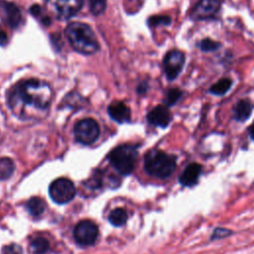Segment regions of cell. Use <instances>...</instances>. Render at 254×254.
I'll use <instances>...</instances> for the list:
<instances>
[{
	"mask_svg": "<svg viewBox=\"0 0 254 254\" xmlns=\"http://www.w3.org/2000/svg\"><path fill=\"white\" fill-rule=\"evenodd\" d=\"M53 98L49 83L40 79H27L16 83L8 92L11 111L21 119L36 120L45 116Z\"/></svg>",
	"mask_w": 254,
	"mask_h": 254,
	"instance_id": "6da1fadb",
	"label": "cell"
},
{
	"mask_svg": "<svg viewBox=\"0 0 254 254\" xmlns=\"http://www.w3.org/2000/svg\"><path fill=\"white\" fill-rule=\"evenodd\" d=\"M64 33L72 49L79 54L92 55L99 49L96 36L87 24L70 23L65 28Z\"/></svg>",
	"mask_w": 254,
	"mask_h": 254,
	"instance_id": "7a4b0ae2",
	"label": "cell"
},
{
	"mask_svg": "<svg viewBox=\"0 0 254 254\" xmlns=\"http://www.w3.org/2000/svg\"><path fill=\"white\" fill-rule=\"evenodd\" d=\"M144 167L148 174L159 179L169 178L176 169V157L161 150L149 151L144 159Z\"/></svg>",
	"mask_w": 254,
	"mask_h": 254,
	"instance_id": "3957f363",
	"label": "cell"
},
{
	"mask_svg": "<svg viewBox=\"0 0 254 254\" xmlns=\"http://www.w3.org/2000/svg\"><path fill=\"white\" fill-rule=\"evenodd\" d=\"M108 159L116 171L122 175H129L135 168L137 151L131 145H121L109 153Z\"/></svg>",
	"mask_w": 254,
	"mask_h": 254,
	"instance_id": "277c9868",
	"label": "cell"
},
{
	"mask_svg": "<svg viewBox=\"0 0 254 254\" xmlns=\"http://www.w3.org/2000/svg\"><path fill=\"white\" fill-rule=\"evenodd\" d=\"M51 198L57 203H66L75 195V188L72 182L67 179L60 178L55 180L49 188Z\"/></svg>",
	"mask_w": 254,
	"mask_h": 254,
	"instance_id": "5b68a950",
	"label": "cell"
},
{
	"mask_svg": "<svg viewBox=\"0 0 254 254\" xmlns=\"http://www.w3.org/2000/svg\"><path fill=\"white\" fill-rule=\"evenodd\" d=\"M73 133L77 142L90 145L95 142L99 136V126L94 119L85 118L75 124Z\"/></svg>",
	"mask_w": 254,
	"mask_h": 254,
	"instance_id": "8992f818",
	"label": "cell"
},
{
	"mask_svg": "<svg viewBox=\"0 0 254 254\" xmlns=\"http://www.w3.org/2000/svg\"><path fill=\"white\" fill-rule=\"evenodd\" d=\"M47 6L57 18L65 20L80 10L82 0H47Z\"/></svg>",
	"mask_w": 254,
	"mask_h": 254,
	"instance_id": "52a82bcc",
	"label": "cell"
},
{
	"mask_svg": "<svg viewBox=\"0 0 254 254\" xmlns=\"http://www.w3.org/2000/svg\"><path fill=\"white\" fill-rule=\"evenodd\" d=\"M97 236L98 228L91 220H81L73 229V237L75 241L83 246L93 244L97 239Z\"/></svg>",
	"mask_w": 254,
	"mask_h": 254,
	"instance_id": "ba28073f",
	"label": "cell"
},
{
	"mask_svg": "<svg viewBox=\"0 0 254 254\" xmlns=\"http://www.w3.org/2000/svg\"><path fill=\"white\" fill-rule=\"evenodd\" d=\"M185 64V55L179 50L168 52L164 58V69L168 79H175L182 71Z\"/></svg>",
	"mask_w": 254,
	"mask_h": 254,
	"instance_id": "9c48e42d",
	"label": "cell"
},
{
	"mask_svg": "<svg viewBox=\"0 0 254 254\" xmlns=\"http://www.w3.org/2000/svg\"><path fill=\"white\" fill-rule=\"evenodd\" d=\"M220 9L219 0H200L192 9L190 17L193 20H205L215 17Z\"/></svg>",
	"mask_w": 254,
	"mask_h": 254,
	"instance_id": "30bf717a",
	"label": "cell"
},
{
	"mask_svg": "<svg viewBox=\"0 0 254 254\" xmlns=\"http://www.w3.org/2000/svg\"><path fill=\"white\" fill-rule=\"evenodd\" d=\"M0 17L11 28H17L21 23L22 14L14 3L0 0Z\"/></svg>",
	"mask_w": 254,
	"mask_h": 254,
	"instance_id": "8fae6325",
	"label": "cell"
},
{
	"mask_svg": "<svg viewBox=\"0 0 254 254\" xmlns=\"http://www.w3.org/2000/svg\"><path fill=\"white\" fill-rule=\"evenodd\" d=\"M147 118L151 124L164 128L169 125L172 116L168 107L164 105H158L148 113Z\"/></svg>",
	"mask_w": 254,
	"mask_h": 254,
	"instance_id": "7c38bea8",
	"label": "cell"
},
{
	"mask_svg": "<svg viewBox=\"0 0 254 254\" xmlns=\"http://www.w3.org/2000/svg\"><path fill=\"white\" fill-rule=\"evenodd\" d=\"M108 113L110 117L118 123H126L130 121V109L128 106L120 101H114L108 106Z\"/></svg>",
	"mask_w": 254,
	"mask_h": 254,
	"instance_id": "4fadbf2b",
	"label": "cell"
},
{
	"mask_svg": "<svg viewBox=\"0 0 254 254\" xmlns=\"http://www.w3.org/2000/svg\"><path fill=\"white\" fill-rule=\"evenodd\" d=\"M200 174H201L200 165L196 163L190 164L181 174L180 183L185 187H192L197 183Z\"/></svg>",
	"mask_w": 254,
	"mask_h": 254,
	"instance_id": "5bb4252c",
	"label": "cell"
},
{
	"mask_svg": "<svg viewBox=\"0 0 254 254\" xmlns=\"http://www.w3.org/2000/svg\"><path fill=\"white\" fill-rule=\"evenodd\" d=\"M251 113H252V104L249 100H245V99L239 100L233 109L234 118L240 122L246 121L250 117Z\"/></svg>",
	"mask_w": 254,
	"mask_h": 254,
	"instance_id": "9a60e30c",
	"label": "cell"
},
{
	"mask_svg": "<svg viewBox=\"0 0 254 254\" xmlns=\"http://www.w3.org/2000/svg\"><path fill=\"white\" fill-rule=\"evenodd\" d=\"M45 208H46L45 201L38 196L31 197L27 202V209L30 212V214L34 217L41 216L44 213Z\"/></svg>",
	"mask_w": 254,
	"mask_h": 254,
	"instance_id": "2e32d148",
	"label": "cell"
},
{
	"mask_svg": "<svg viewBox=\"0 0 254 254\" xmlns=\"http://www.w3.org/2000/svg\"><path fill=\"white\" fill-rule=\"evenodd\" d=\"M128 218V214L124 208L117 207L113 209L109 215H108V220L109 222L114 225V226H121L126 223Z\"/></svg>",
	"mask_w": 254,
	"mask_h": 254,
	"instance_id": "e0dca14e",
	"label": "cell"
},
{
	"mask_svg": "<svg viewBox=\"0 0 254 254\" xmlns=\"http://www.w3.org/2000/svg\"><path fill=\"white\" fill-rule=\"evenodd\" d=\"M231 84H232L231 79L224 77V78L219 79L214 84H212L209 88V91L215 95H222L229 90Z\"/></svg>",
	"mask_w": 254,
	"mask_h": 254,
	"instance_id": "ac0fdd59",
	"label": "cell"
},
{
	"mask_svg": "<svg viewBox=\"0 0 254 254\" xmlns=\"http://www.w3.org/2000/svg\"><path fill=\"white\" fill-rule=\"evenodd\" d=\"M14 172V163L9 158L0 159V180H6Z\"/></svg>",
	"mask_w": 254,
	"mask_h": 254,
	"instance_id": "d6986e66",
	"label": "cell"
},
{
	"mask_svg": "<svg viewBox=\"0 0 254 254\" xmlns=\"http://www.w3.org/2000/svg\"><path fill=\"white\" fill-rule=\"evenodd\" d=\"M31 248L34 254H45L49 250L50 244L47 239L43 237H37L32 241Z\"/></svg>",
	"mask_w": 254,
	"mask_h": 254,
	"instance_id": "ffe728a7",
	"label": "cell"
},
{
	"mask_svg": "<svg viewBox=\"0 0 254 254\" xmlns=\"http://www.w3.org/2000/svg\"><path fill=\"white\" fill-rule=\"evenodd\" d=\"M87 1H88L90 12L93 15L98 16L105 10L106 0H87Z\"/></svg>",
	"mask_w": 254,
	"mask_h": 254,
	"instance_id": "44dd1931",
	"label": "cell"
},
{
	"mask_svg": "<svg viewBox=\"0 0 254 254\" xmlns=\"http://www.w3.org/2000/svg\"><path fill=\"white\" fill-rule=\"evenodd\" d=\"M219 47H220V43L212 41L211 39H208V38L203 39L199 43V48L203 52H213V51H216Z\"/></svg>",
	"mask_w": 254,
	"mask_h": 254,
	"instance_id": "7402d4cb",
	"label": "cell"
},
{
	"mask_svg": "<svg viewBox=\"0 0 254 254\" xmlns=\"http://www.w3.org/2000/svg\"><path fill=\"white\" fill-rule=\"evenodd\" d=\"M182 96V91L178 88H172L170 89L167 94H166V98H165V102L168 106L175 104Z\"/></svg>",
	"mask_w": 254,
	"mask_h": 254,
	"instance_id": "603a6c76",
	"label": "cell"
},
{
	"mask_svg": "<svg viewBox=\"0 0 254 254\" xmlns=\"http://www.w3.org/2000/svg\"><path fill=\"white\" fill-rule=\"evenodd\" d=\"M172 22V19L169 16L166 15H157V16H152L148 20V24L150 26H158V25H170Z\"/></svg>",
	"mask_w": 254,
	"mask_h": 254,
	"instance_id": "cb8c5ba5",
	"label": "cell"
},
{
	"mask_svg": "<svg viewBox=\"0 0 254 254\" xmlns=\"http://www.w3.org/2000/svg\"><path fill=\"white\" fill-rule=\"evenodd\" d=\"M2 254H22V248L17 244H10L3 248Z\"/></svg>",
	"mask_w": 254,
	"mask_h": 254,
	"instance_id": "d4e9b609",
	"label": "cell"
},
{
	"mask_svg": "<svg viewBox=\"0 0 254 254\" xmlns=\"http://www.w3.org/2000/svg\"><path fill=\"white\" fill-rule=\"evenodd\" d=\"M231 233L230 230L228 229H225V228H216L213 233H212V238L214 239H217V238H222V237H225L227 235H229Z\"/></svg>",
	"mask_w": 254,
	"mask_h": 254,
	"instance_id": "484cf974",
	"label": "cell"
},
{
	"mask_svg": "<svg viewBox=\"0 0 254 254\" xmlns=\"http://www.w3.org/2000/svg\"><path fill=\"white\" fill-rule=\"evenodd\" d=\"M30 12H31V14L34 15V16H39V14L41 13V7H40V5H38V4L32 5L31 8H30Z\"/></svg>",
	"mask_w": 254,
	"mask_h": 254,
	"instance_id": "4316f807",
	"label": "cell"
},
{
	"mask_svg": "<svg viewBox=\"0 0 254 254\" xmlns=\"http://www.w3.org/2000/svg\"><path fill=\"white\" fill-rule=\"evenodd\" d=\"M8 43L7 34L3 31H0V46H5Z\"/></svg>",
	"mask_w": 254,
	"mask_h": 254,
	"instance_id": "83f0119b",
	"label": "cell"
},
{
	"mask_svg": "<svg viewBox=\"0 0 254 254\" xmlns=\"http://www.w3.org/2000/svg\"><path fill=\"white\" fill-rule=\"evenodd\" d=\"M42 23H43V25H45V26H49L50 23H51V20H50V18L46 17V18H44V19L42 20Z\"/></svg>",
	"mask_w": 254,
	"mask_h": 254,
	"instance_id": "f1b7e54d",
	"label": "cell"
},
{
	"mask_svg": "<svg viewBox=\"0 0 254 254\" xmlns=\"http://www.w3.org/2000/svg\"><path fill=\"white\" fill-rule=\"evenodd\" d=\"M249 132H250V136H251V138L254 140V124L250 127V130H249Z\"/></svg>",
	"mask_w": 254,
	"mask_h": 254,
	"instance_id": "f546056e",
	"label": "cell"
}]
</instances>
